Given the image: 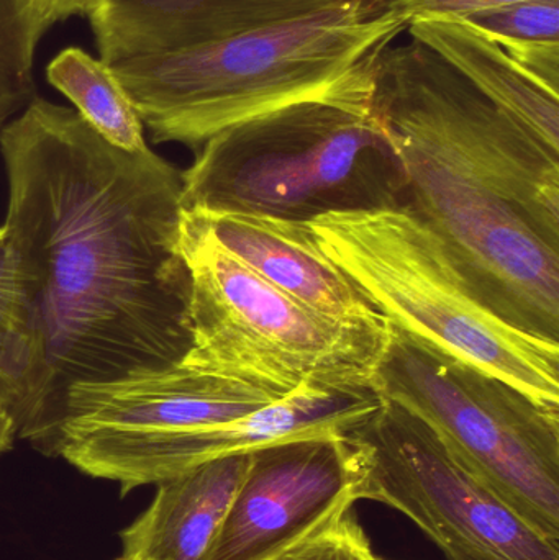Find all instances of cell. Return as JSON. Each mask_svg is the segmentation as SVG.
I'll list each match as a JSON object with an SVG mask.
<instances>
[{"instance_id":"obj_1","label":"cell","mask_w":559,"mask_h":560,"mask_svg":"<svg viewBox=\"0 0 559 560\" xmlns=\"http://www.w3.org/2000/svg\"><path fill=\"white\" fill-rule=\"evenodd\" d=\"M0 150L2 229L42 351L22 438L58 456L71 387L171 368L189 352L183 171L151 150L112 147L74 108L38 97L2 128Z\"/></svg>"},{"instance_id":"obj_2","label":"cell","mask_w":559,"mask_h":560,"mask_svg":"<svg viewBox=\"0 0 559 560\" xmlns=\"http://www.w3.org/2000/svg\"><path fill=\"white\" fill-rule=\"evenodd\" d=\"M371 107L406 167L404 206L489 308L558 341V154L450 75H373Z\"/></svg>"},{"instance_id":"obj_3","label":"cell","mask_w":559,"mask_h":560,"mask_svg":"<svg viewBox=\"0 0 559 560\" xmlns=\"http://www.w3.org/2000/svg\"><path fill=\"white\" fill-rule=\"evenodd\" d=\"M368 0L226 38L112 62L154 143L199 150L268 112L363 84L374 58L406 32Z\"/></svg>"},{"instance_id":"obj_4","label":"cell","mask_w":559,"mask_h":560,"mask_svg":"<svg viewBox=\"0 0 559 560\" xmlns=\"http://www.w3.org/2000/svg\"><path fill=\"white\" fill-rule=\"evenodd\" d=\"M407 174L363 84L233 125L183 171V210L311 222L404 206Z\"/></svg>"},{"instance_id":"obj_5","label":"cell","mask_w":559,"mask_h":560,"mask_svg":"<svg viewBox=\"0 0 559 560\" xmlns=\"http://www.w3.org/2000/svg\"><path fill=\"white\" fill-rule=\"evenodd\" d=\"M307 225L322 255L387 325L559 410V341L489 308L406 206L327 213Z\"/></svg>"},{"instance_id":"obj_6","label":"cell","mask_w":559,"mask_h":560,"mask_svg":"<svg viewBox=\"0 0 559 560\" xmlns=\"http://www.w3.org/2000/svg\"><path fill=\"white\" fill-rule=\"evenodd\" d=\"M179 249L193 325V345L179 364L279 397L302 384L373 390L389 328L366 331L307 308L226 252L189 210L180 215Z\"/></svg>"},{"instance_id":"obj_7","label":"cell","mask_w":559,"mask_h":560,"mask_svg":"<svg viewBox=\"0 0 559 560\" xmlns=\"http://www.w3.org/2000/svg\"><path fill=\"white\" fill-rule=\"evenodd\" d=\"M371 385L426 421L532 529L559 542V410L391 325Z\"/></svg>"},{"instance_id":"obj_8","label":"cell","mask_w":559,"mask_h":560,"mask_svg":"<svg viewBox=\"0 0 559 560\" xmlns=\"http://www.w3.org/2000/svg\"><path fill=\"white\" fill-rule=\"evenodd\" d=\"M347 438L363 469L358 502L403 513L446 560H559L558 541L532 529L400 405L381 398Z\"/></svg>"},{"instance_id":"obj_9","label":"cell","mask_w":559,"mask_h":560,"mask_svg":"<svg viewBox=\"0 0 559 560\" xmlns=\"http://www.w3.org/2000/svg\"><path fill=\"white\" fill-rule=\"evenodd\" d=\"M380 401L374 390L302 384L268 407L212 427L161 434H69L59 444V456L88 476L120 483L127 493L137 487L158 486L209 460L248 454L281 441L347 434Z\"/></svg>"},{"instance_id":"obj_10","label":"cell","mask_w":559,"mask_h":560,"mask_svg":"<svg viewBox=\"0 0 559 560\" xmlns=\"http://www.w3.org/2000/svg\"><path fill=\"white\" fill-rule=\"evenodd\" d=\"M347 434L295 438L252 451L202 560H276L353 509L363 469Z\"/></svg>"},{"instance_id":"obj_11","label":"cell","mask_w":559,"mask_h":560,"mask_svg":"<svg viewBox=\"0 0 559 560\" xmlns=\"http://www.w3.org/2000/svg\"><path fill=\"white\" fill-rule=\"evenodd\" d=\"M347 0H97L88 19L112 65L321 12Z\"/></svg>"},{"instance_id":"obj_12","label":"cell","mask_w":559,"mask_h":560,"mask_svg":"<svg viewBox=\"0 0 559 560\" xmlns=\"http://www.w3.org/2000/svg\"><path fill=\"white\" fill-rule=\"evenodd\" d=\"M194 213L226 252L307 308L366 331L389 328L322 255L307 223L245 213Z\"/></svg>"},{"instance_id":"obj_13","label":"cell","mask_w":559,"mask_h":560,"mask_svg":"<svg viewBox=\"0 0 559 560\" xmlns=\"http://www.w3.org/2000/svg\"><path fill=\"white\" fill-rule=\"evenodd\" d=\"M249 453L209 460L158 483L151 505L121 532L125 560H202L242 486Z\"/></svg>"},{"instance_id":"obj_14","label":"cell","mask_w":559,"mask_h":560,"mask_svg":"<svg viewBox=\"0 0 559 560\" xmlns=\"http://www.w3.org/2000/svg\"><path fill=\"white\" fill-rule=\"evenodd\" d=\"M407 32L559 153V94L535 81L494 39L458 16L416 20Z\"/></svg>"},{"instance_id":"obj_15","label":"cell","mask_w":559,"mask_h":560,"mask_svg":"<svg viewBox=\"0 0 559 560\" xmlns=\"http://www.w3.org/2000/svg\"><path fill=\"white\" fill-rule=\"evenodd\" d=\"M46 78L112 147L127 153L150 150L144 141L143 121L107 62L69 46L49 61Z\"/></svg>"},{"instance_id":"obj_16","label":"cell","mask_w":559,"mask_h":560,"mask_svg":"<svg viewBox=\"0 0 559 560\" xmlns=\"http://www.w3.org/2000/svg\"><path fill=\"white\" fill-rule=\"evenodd\" d=\"M39 369L35 313L0 229V400L12 413L20 438L32 423Z\"/></svg>"},{"instance_id":"obj_17","label":"cell","mask_w":559,"mask_h":560,"mask_svg":"<svg viewBox=\"0 0 559 560\" xmlns=\"http://www.w3.org/2000/svg\"><path fill=\"white\" fill-rule=\"evenodd\" d=\"M463 20L494 39L535 81L559 94V0H519Z\"/></svg>"},{"instance_id":"obj_18","label":"cell","mask_w":559,"mask_h":560,"mask_svg":"<svg viewBox=\"0 0 559 560\" xmlns=\"http://www.w3.org/2000/svg\"><path fill=\"white\" fill-rule=\"evenodd\" d=\"M39 42L25 0H0V125L35 98L33 58Z\"/></svg>"},{"instance_id":"obj_19","label":"cell","mask_w":559,"mask_h":560,"mask_svg":"<svg viewBox=\"0 0 559 560\" xmlns=\"http://www.w3.org/2000/svg\"><path fill=\"white\" fill-rule=\"evenodd\" d=\"M370 538L353 509L276 560H374Z\"/></svg>"},{"instance_id":"obj_20","label":"cell","mask_w":559,"mask_h":560,"mask_svg":"<svg viewBox=\"0 0 559 560\" xmlns=\"http://www.w3.org/2000/svg\"><path fill=\"white\" fill-rule=\"evenodd\" d=\"M519 0H368L377 13L393 16L407 26L416 20L465 16ZM407 32V30H406Z\"/></svg>"},{"instance_id":"obj_21","label":"cell","mask_w":559,"mask_h":560,"mask_svg":"<svg viewBox=\"0 0 559 560\" xmlns=\"http://www.w3.org/2000/svg\"><path fill=\"white\" fill-rule=\"evenodd\" d=\"M30 23L39 39L56 23L75 15L88 16L97 0H25Z\"/></svg>"},{"instance_id":"obj_22","label":"cell","mask_w":559,"mask_h":560,"mask_svg":"<svg viewBox=\"0 0 559 560\" xmlns=\"http://www.w3.org/2000/svg\"><path fill=\"white\" fill-rule=\"evenodd\" d=\"M16 434V424L9 408L0 400V454L7 453L13 446Z\"/></svg>"},{"instance_id":"obj_23","label":"cell","mask_w":559,"mask_h":560,"mask_svg":"<svg viewBox=\"0 0 559 560\" xmlns=\"http://www.w3.org/2000/svg\"><path fill=\"white\" fill-rule=\"evenodd\" d=\"M117 560H125L124 558L117 559Z\"/></svg>"},{"instance_id":"obj_24","label":"cell","mask_w":559,"mask_h":560,"mask_svg":"<svg viewBox=\"0 0 559 560\" xmlns=\"http://www.w3.org/2000/svg\"><path fill=\"white\" fill-rule=\"evenodd\" d=\"M374 560H383V559H377V558H376V559H374Z\"/></svg>"}]
</instances>
